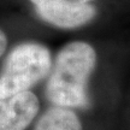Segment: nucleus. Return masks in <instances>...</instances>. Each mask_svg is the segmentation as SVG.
I'll list each match as a JSON object with an SVG mask.
<instances>
[{
    "label": "nucleus",
    "mask_w": 130,
    "mask_h": 130,
    "mask_svg": "<svg viewBox=\"0 0 130 130\" xmlns=\"http://www.w3.org/2000/svg\"><path fill=\"white\" fill-rule=\"evenodd\" d=\"M52 65L48 48L27 42L14 47L0 75V99L27 92L50 72Z\"/></svg>",
    "instance_id": "nucleus-2"
},
{
    "label": "nucleus",
    "mask_w": 130,
    "mask_h": 130,
    "mask_svg": "<svg viewBox=\"0 0 130 130\" xmlns=\"http://www.w3.org/2000/svg\"><path fill=\"white\" fill-rule=\"evenodd\" d=\"M39 16L59 28L72 29L88 23L95 16L90 4H76L69 0H30Z\"/></svg>",
    "instance_id": "nucleus-3"
},
{
    "label": "nucleus",
    "mask_w": 130,
    "mask_h": 130,
    "mask_svg": "<svg viewBox=\"0 0 130 130\" xmlns=\"http://www.w3.org/2000/svg\"><path fill=\"white\" fill-rule=\"evenodd\" d=\"M6 46H7V39H6V35H5V32L0 29V57L3 56V53L5 52Z\"/></svg>",
    "instance_id": "nucleus-6"
},
{
    "label": "nucleus",
    "mask_w": 130,
    "mask_h": 130,
    "mask_svg": "<svg viewBox=\"0 0 130 130\" xmlns=\"http://www.w3.org/2000/svg\"><path fill=\"white\" fill-rule=\"evenodd\" d=\"M35 130H82L77 116L68 107L50 108L37 122Z\"/></svg>",
    "instance_id": "nucleus-5"
},
{
    "label": "nucleus",
    "mask_w": 130,
    "mask_h": 130,
    "mask_svg": "<svg viewBox=\"0 0 130 130\" xmlns=\"http://www.w3.org/2000/svg\"><path fill=\"white\" fill-rule=\"evenodd\" d=\"M39 100L31 92L0 99V130H24L39 112Z\"/></svg>",
    "instance_id": "nucleus-4"
},
{
    "label": "nucleus",
    "mask_w": 130,
    "mask_h": 130,
    "mask_svg": "<svg viewBox=\"0 0 130 130\" xmlns=\"http://www.w3.org/2000/svg\"><path fill=\"white\" fill-rule=\"evenodd\" d=\"M95 60L94 48L86 42H70L63 47L47 83L48 100L61 107L86 106L87 84Z\"/></svg>",
    "instance_id": "nucleus-1"
},
{
    "label": "nucleus",
    "mask_w": 130,
    "mask_h": 130,
    "mask_svg": "<svg viewBox=\"0 0 130 130\" xmlns=\"http://www.w3.org/2000/svg\"><path fill=\"white\" fill-rule=\"evenodd\" d=\"M71 3H76V4H89L92 0H69Z\"/></svg>",
    "instance_id": "nucleus-7"
}]
</instances>
